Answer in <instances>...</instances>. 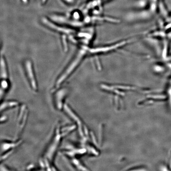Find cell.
<instances>
[{
    "label": "cell",
    "instance_id": "6da1fadb",
    "mask_svg": "<svg viewBox=\"0 0 171 171\" xmlns=\"http://www.w3.org/2000/svg\"><path fill=\"white\" fill-rule=\"evenodd\" d=\"M66 135L61 129L60 126H57L53 138L44 151L42 159L40 161L42 167L46 168L48 170H56L52 165V162L62 138Z\"/></svg>",
    "mask_w": 171,
    "mask_h": 171
},
{
    "label": "cell",
    "instance_id": "7a4b0ae2",
    "mask_svg": "<svg viewBox=\"0 0 171 171\" xmlns=\"http://www.w3.org/2000/svg\"><path fill=\"white\" fill-rule=\"evenodd\" d=\"M87 47L84 46L82 47L81 49L78 52L77 55L73 60L71 61V64L69 65L66 69L58 78L56 83V88L60 87V86L66 80L67 78L69 76L74 70L76 69L77 66L80 64L82 59L84 58L87 52Z\"/></svg>",
    "mask_w": 171,
    "mask_h": 171
},
{
    "label": "cell",
    "instance_id": "3957f363",
    "mask_svg": "<svg viewBox=\"0 0 171 171\" xmlns=\"http://www.w3.org/2000/svg\"><path fill=\"white\" fill-rule=\"evenodd\" d=\"M68 94L66 88H62L57 90L54 94L53 102L55 108L60 111L64 109L65 99Z\"/></svg>",
    "mask_w": 171,
    "mask_h": 171
},
{
    "label": "cell",
    "instance_id": "277c9868",
    "mask_svg": "<svg viewBox=\"0 0 171 171\" xmlns=\"http://www.w3.org/2000/svg\"><path fill=\"white\" fill-rule=\"evenodd\" d=\"M24 67L26 71L27 78L29 85L32 90L34 91H37V81L34 72L33 64L30 60L25 61L24 63Z\"/></svg>",
    "mask_w": 171,
    "mask_h": 171
},
{
    "label": "cell",
    "instance_id": "5b68a950",
    "mask_svg": "<svg viewBox=\"0 0 171 171\" xmlns=\"http://www.w3.org/2000/svg\"><path fill=\"white\" fill-rule=\"evenodd\" d=\"M42 22L46 26L59 33L69 35H73L75 33V31L73 29H70L69 28H64L56 25L46 17H43L42 19Z\"/></svg>",
    "mask_w": 171,
    "mask_h": 171
},
{
    "label": "cell",
    "instance_id": "8992f818",
    "mask_svg": "<svg viewBox=\"0 0 171 171\" xmlns=\"http://www.w3.org/2000/svg\"><path fill=\"white\" fill-rule=\"evenodd\" d=\"M19 114L18 117L19 126H20V130L21 131L25 126L28 115V110L25 105H23L21 106Z\"/></svg>",
    "mask_w": 171,
    "mask_h": 171
},
{
    "label": "cell",
    "instance_id": "52a82bcc",
    "mask_svg": "<svg viewBox=\"0 0 171 171\" xmlns=\"http://www.w3.org/2000/svg\"><path fill=\"white\" fill-rule=\"evenodd\" d=\"M21 141L20 140L17 142H8L6 141H3L1 143V153H5V152L13 150L15 148L18 147L21 143Z\"/></svg>",
    "mask_w": 171,
    "mask_h": 171
},
{
    "label": "cell",
    "instance_id": "ba28073f",
    "mask_svg": "<svg viewBox=\"0 0 171 171\" xmlns=\"http://www.w3.org/2000/svg\"><path fill=\"white\" fill-rule=\"evenodd\" d=\"M20 103L16 101H5L1 103V112L5 111L9 109L13 108L19 106Z\"/></svg>",
    "mask_w": 171,
    "mask_h": 171
},
{
    "label": "cell",
    "instance_id": "9c48e42d",
    "mask_svg": "<svg viewBox=\"0 0 171 171\" xmlns=\"http://www.w3.org/2000/svg\"><path fill=\"white\" fill-rule=\"evenodd\" d=\"M1 79H8V71L7 66L5 58L1 57Z\"/></svg>",
    "mask_w": 171,
    "mask_h": 171
},
{
    "label": "cell",
    "instance_id": "30bf717a",
    "mask_svg": "<svg viewBox=\"0 0 171 171\" xmlns=\"http://www.w3.org/2000/svg\"><path fill=\"white\" fill-rule=\"evenodd\" d=\"M9 84L7 79H2L1 81V98L2 99L7 90L9 89Z\"/></svg>",
    "mask_w": 171,
    "mask_h": 171
},
{
    "label": "cell",
    "instance_id": "8fae6325",
    "mask_svg": "<svg viewBox=\"0 0 171 171\" xmlns=\"http://www.w3.org/2000/svg\"><path fill=\"white\" fill-rule=\"evenodd\" d=\"M163 49L162 56V58H163L165 60L168 57V43L167 40H165L164 41Z\"/></svg>",
    "mask_w": 171,
    "mask_h": 171
},
{
    "label": "cell",
    "instance_id": "7c38bea8",
    "mask_svg": "<svg viewBox=\"0 0 171 171\" xmlns=\"http://www.w3.org/2000/svg\"><path fill=\"white\" fill-rule=\"evenodd\" d=\"M154 70L155 72H163L165 70V67L163 66L162 65H157L154 66Z\"/></svg>",
    "mask_w": 171,
    "mask_h": 171
},
{
    "label": "cell",
    "instance_id": "4fadbf2b",
    "mask_svg": "<svg viewBox=\"0 0 171 171\" xmlns=\"http://www.w3.org/2000/svg\"><path fill=\"white\" fill-rule=\"evenodd\" d=\"M168 95L169 105H170L171 107V79H170V81H169V86L168 89Z\"/></svg>",
    "mask_w": 171,
    "mask_h": 171
},
{
    "label": "cell",
    "instance_id": "5bb4252c",
    "mask_svg": "<svg viewBox=\"0 0 171 171\" xmlns=\"http://www.w3.org/2000/svg\"><path fill=\"white\" fill-rule=\"evenodd\" d=\"M62 41L64 50L65 52H66L67 50V49H68V47H67V41L65 36H63L62 37Z\"/></svg>",
    "mask_w": 171,
    "mask_h": 171
},
{
    "label": "cell",
    "instance_id": "9a60e30c",
    "mask_svg": "<svg viewBox=\"0 0 171 171\" xmlns=\"http://www.w3.org/2000/svg\"><path fill=\"white\" fill-rule=\"evenodd\" d=\"M168 23L165 25V30H169L171 29V21L168 22Z\"/></svg>",
    "mask_w": 171,
    "mask_h": 171
},
{
    "label": "cell",
    "instance_id": "2e32d148",
    "mask_svg": "<svg viewBox=\"0 0 171 171\" xmlns=\"http://www.w3.org/2000/svg\"><path fill=\"white\" fill-rule=\"evenodd\" d=\"M62 1L68 4H73L75 1V0H62Z\"/></svg>",
    "mask_w": 171,
    "mask_h": 171
},
{
    "label": "cell",
    "instance_id": "e0dca14e",
    "mask_svg": "<svg viewBox=\"0 0 171 171\" xmlns=\"http://www.w3.org/2000/svg\"><path fill=\"white\" fill-rule=\"evenodd\" d=\"M7 117L5 116H3L1 117V123L2 122H4L6 121Z\"/></svg>",
    "mask_w": 171,
    "mask_h": 171
},
{
    "label": "cell",
    "instance_id": "ac0fdd59",
    "mask_svg": "<svg viewBox=\"0 0 171 171\" xmlns=\"http://www.w3.org/2000/svg\"><path fill=\"white\" fill-rule=\"evenodd\" d=\"M167 61L168 62H171V55L170 56H168V57L166 58V59H165V60Z\"/></svg>",
    "mask_w": 171,
    "mask_h": 171
},
{
    "label": "cell",
    "instance_id": "d6986e66",
    "mask_svg": "<svg viewBox=\"0 0 171 171\" xmlns=\"http://www.w3.org/2000/svg\"><path fill=\"white\" fill-rule=\"evenodd\" d=\"M168 38L171 39V32L169 33H167V37Z\"/></svg>",
    "mask_w": 171,
    "mask_h": 171
},
{
    "label": "cell",
    "instance_id": "ffe728a7",
    "mask_svg": "<svg viewBox=\"0 0 171 171\" xmlns=\"http://www.w3.org/2000/svg\"><path fill=\"white\" fill-rule=\"evenodd\" d=\"M167 21H168V22L171 21V15L170 16H168L167 18Z\"/></svg>",
    "mask_w": 171,
    "mask_h": 171
},
{
    "label": "cell",
    "instance_id": "44dd1931",
    "mask_svg": "<svg viewBox=\"0 0 171 171\" xmlns=\"http://www.w3.org/2000/svg\"><path fill=\"white\" fill-rule=\"evenodd\" d=\"M46 1L47 0H42V2L43 3H45Z\"/></svg>",
    "mask_w": 171,
    "mask_h": 171
}]
</instances>
